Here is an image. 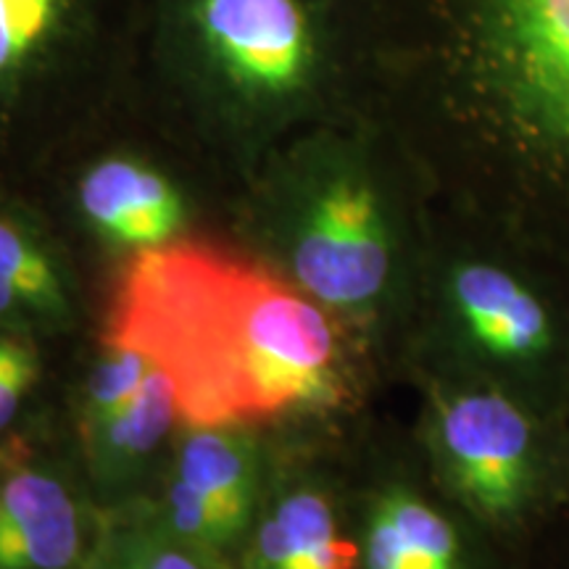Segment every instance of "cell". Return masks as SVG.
<instances>
[{
  "instance_id": "1",
  "label": "cell",
  "mask_w": 569,
  "mask_h": 569,
  "mask_svg": "<svg viewBox=\"0 0 569 569\" xmlns=\"http://www.w3.org/2000/svg\"><path fill=\"white\" fill-rule=\"evenodd\" d=\"M106 346L159 367L190 427H243L340 393L338 336L325 311L272 269L193 234L130 253Z\"/></svg>"
},
{
  "instance_id": "18",
  "label": "cell",
  "mask_w": 569,
  "mask_h": 569,
  "mask_svg": "<svg viewBox=\"0 0 569 569\" xmlns=\"http://www.w3.org/2000/svg\"><path fill=\"white\" fill-rule=\"evenodd\" d=\"M109 569H130V567H127V565H124V561H122V559H119V557H117V559H113V565H111V567H109Z\"/></svg>"
},
{
  "instance_id": "4",
  "label": "cell",
  "mask_w": 569,
  "mask_h": 569,
  "mask_svg": "<svg viewBox=\"0 0 569 569\" xmlns=\"http://www.w3.org/2000/svg\"><path fill=\"white\" fill-rule=\"evenodd\" d=\"M311 127L256 169V209L288 243L306 296L361 309L386 288L393 264L388 188L365 142Z\"/></svg>"
},
{
  "instance_id": "13",
  "label": "cell",
  "mask_w": 569,
  "mask_h": 569,
  "mask_svg": "<svg viewBox=\"0 0 569 569\" xmlns=\"http://www.w3.org/2000/svg\"><path fill=\"white\" fill-rule=\"evenodd\" d=\"M240 425L193 427L177 457V480L217 503L246 530L253 509V448Z\"/></svg>"
},
{
  "instance_id": "12",
  "label": "cell",
  "mask_w": 569,
  "mask_h": 569,
  "mask_svg": "<svg viewBox=\"0 0 569 569\" xmlns=\"http://www.w3.org/2000/svg\"><path fill=\"white\" fill-rule=\"evenodd\" d=\"M361 559L365 569H459V540L430 503L390 493L372 511Z\"/></svg>"
},
{
  "instance_id": "16",
  "label": "cell",
  "mask_w": 569,
  "mask_h": 569,
  "mask_svg": "<svg viewBox=\"0 0 569 569\" xmlns=\"http://www.w3.org/2000/svg\"><path fill=\"white\" fill-rule=\"evenodd\" d=\"M40 377V356L27 338L0 332V430L13 422Z\"/></svg>"
},
{
  "instance_id": "6",
  "label": "cell",
  "mask_w": 569,
  "mask_h": 569,
  "mask_svg": "<svg viewBox=\"0 0 569 569\" xmlns=\"http://www.w3.org/2000/svg\"><path fill=\"white\" fill-rule=\"evenodd\" d=\"M63 201L90 234L130 253L188 238L196 217V196L174 163L122 138L69 161Z\"/></svg>"
},
{
  "instance_id": "7",
  "label": "cell",
  "mask_w": 569,
  "mask_h": 569,
  "mask_svg": "<svg viewBox=\"0 0 569 569\" xmlns=\"http://www.w3.org/2000/svg\"><path fill=\"white\" fill-rule=\"evenodd\" d=\"M438 448L467 503L486 517L522 507L532 478V427L507 396L469 390L440 401Z\"/></svg>"
},
{
  "instance_id": "14",
  "label": "cell",
  "mask_w": 569,
  "mask_h": 569,
  "mask_svg": "<svg viewBox=\"0 0 569 569\" xmlns=\"http://www.w3.org/2000/svg\"><path fill=\"white\" fill-rule=\"evenodd\" d=\"M177 417L180 409H177L172 382L159 367H153L138 393L117 415L84 430V440L96 448L98 459L106 465H132L161 443Z\"/></svg>"
},
{
  "instance_id": "15",
  "label": "cell",
  "mask_w": 569,
  "mask_h": 569,
  "mask_svg": "<svg viewBox=\"0 0 569 569\" xmlns=\"http://www.w3.org/2000/svg\"><path fill=\"white\" fill-rule=\"evenodd\" d=\"M153 365L130 348L109 346V353L90 372L82 403V432L117 415L148 380Z\"/></svg>"
},
{
  "instance_id": "5",
  "label": "cell",
  "mask_w": 569,
  "mask_h": 569,
  "mask_svg": "<svg viewBox=\"0 0 569 569\" xmlns=\"http://www.w3.org/2000/svg\"><path fill=\"white\" fill-rule=\"evenodd\" d=\"M146 0H0V159L130 92Z\"/></svg>"
},
{
  "instance_id": "8",
  "label": "cell",
  "mask_w": 569,
  "mask_h": 569,
  "mask_svg": "<svg viewBox=\"0 0 569 569\" xmlns=\"http://www.w3.org/2000/svg\"><path fill=\"white\" fill-rule=\"evenodd\" d=\"M84 530L77 501L42 469L0 478V569H77Z\"/></svg>"
},
{
  "instance_id": "11",
  "label": "cell",
  "mask_w": 569,
  "mask_h": 569,
  "mask_svg": "<svg viewBox=\"0 0 569 569\" xmlns=\"http://www.w3.org/2000/svg\"><path fill=\"white\" fill-rule=\"evenodd\" d=\"M359 549L340 536L330 501L315 490L284 496L259 525L251 569H356Z\"/></svg>"
},
{
  "instance_id": "2",
  "label": "cell",
  "mask_w": 569,
  "mask_h": 569,
  "mask_svg": "<svg viewBox=\"0 0 569 569\" xmlns=\"http://www.w3.org/2000/svg\"><path fill=\"white\" fill-rule=\"evenodd\" d=\"M367 92L359 0H146L130 96L267 161Z\"/></svg>"
},
{
  "instance_id": "3",
  "label": "cell",
  "mask_w": 569,
  "mask_h": 569,
  "mask_svg": "<svg viewBox=\"0 0 569 569\" xmlns=\"http://www.w3.org/2000/svg\"><path fill=\"white\" fill-rule=\"evenodd\" d=\"M369 88L569 182V0H359Z\"/></svg>"
},
{
  "instance_id": "10",
  "label": "cell",
  "mask_w": 569,
  "mask_h": 569,
  "mask_svg": "<svg viewBox=\"0 0 569 569\" xmlns=\"http://www.w3.org/2000/svg\"><path fill=\"white\" fill-rule=\"evenodd\" d=\"M0 182V319L56 317L67 309L61 269L40 213Z\"/></svg>"
},
{
  "instance_id": "17",
  "label": "cell",
  "mask_w": 569,
  "mask_h": 569,
  "mask_svg": "<svg viewBox=\"0 0 569 569\" xmlns=\"http://www.w3.org/2000/svg\"><path fill=\"white\" fill-rule=\"evenodd\" d=\"M117 557L130 569H206L201 559L159 536H134L119 546Z\"/></svg>"
},
{
  "instance_id": "9",
  "label": "cell",
  "mask_w": 569,
  "mask_h": 569,
  "mask_svg": "<svg viewBox=\"0 0 569 569\" xmlns=\"http://www.w3.org/2000/svg\"><path fill=\"white\" fill-rule=\"evenodd\" d=\"M453 301L480 346L503 359L546 351L551 322L543 303L517 277L493 264H465L453 274Z\"/></svg>"
}]
</instances>
